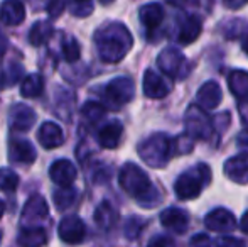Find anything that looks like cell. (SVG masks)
<instances>
[{
    "mask_svg": "<svg viewBox=\"0 0 248 247\" xmlns=\"http://www.w3.org/2000/svg\"><path fill=\"white\" fill-rule=\"evenodd\" d=\"M64 0H49L47 2V14H49L51 17H59L61 16V12H64Z\"/></svg>",
    "mask_w": 248,
    "mask_h": 247,
    "instance_id": "obj_34",
    "label": "cell"
},
{
    "mask_svg": "<svg viewBox=\"0 0 248 247\" xmlns=\"http://www.w3.org/2000/svg\"><path fill=\"white\" fill-rule=\"evenodd\" d=\"M44 90V78L37 73L26 76L20 85V95L24 99H34V97H39Z\"/></svg>",
    "mask_w": 248,
    "mask_h": 247,
    "instance_id": "obj_27",
    "label": "cell"
},
{
    "mask_svg": "<svg viewBox=\"0 0 248 247\" xmlns=\"http://www.w3.org/2000/svg\"><path fill=\"white\" fill-rule=\"evenodd\" d=\"M39 142L44 149H56L62 144L64 141V135H62V131L58 124L54 122H44L39 127Z\"/></svg>",
    "mask_w": 248,
    "mask_h": 247,
    "instance_id": "obj_22",
    "label": "cell"
},
{
    "mask_svg": "<svg viewBox=\"0 0 248 247\" xmlns=\"http://www.w3.org/2000/svg\"><path fill=\"white\" fill-rule=\"evenodd\" d=\"M216 247H245V242L238 237H232V235H221L216 239Z\"/></svg>",
    "mask_w": 248,
    "mask_h": 247,
    "instance_id": "obj_33",
    "label": "cell"
},
{
    "mask_svg": "<svg viewBox=\"0 0 248 247\" xmlns=\"http://www.w3.org/2000/svg\"><path fill=\"white\" fill-rule=\"evenodd\" d=\"M166 2L174 7H179V9H191V7L202 5L206 0H166Z\"/></svg>",
    "mask_w": 248,
    "mask_h": 247,
    "instance_id": "obj_35",
    "label": "cell"
},
{
    "mask_svg": "<svg viewBox=\"0 0 248 247\" xmlns=\"http://www.w3.org/2000/svg\"><path fill=\"white\" fill-rule=\"evenodd\" d=\"M170 139L164 132H155V134L149 135L145 141L139 144V156L142 161L150 168L160 169L169 163L170 156H172V149H170Z\"/></svg>",
    "mask_w": 248,
    "mask_h": 247,
    "instance_id": "obj_3",
    "label": "cell"
},
{
    "mask_svg": "<svg viewBox=\"0 0 248 247\" xmlns=\"http://www.w3.org/2000/svg\"><path fill=\"white\" fill-rule=\"evenodd\" d=\"M202 31V22L198 16H186L179 24L177 31V41L181 44H191L199 37Z\"/></svg>",
    "mask_w": 248,
    "mask_h": 247,
    "instance_id": "obj_21",
    "label": "cell"
},
{
    "mask_svg": "<svg viewBox=\"0 0 248 247\" xmlns=\"http://www.w3.org/2000/svg\"><path fill=\"white\" fill-rule=\"evenodd\" d=\"M52 33H54V27H52L51 22L47 20H39L36 22L29 31V43L32 46H43L47 41L51 39Z\"/></svg>",
    "mask_w": 248,
    "mask_h": 247,
    "instance_id": "obj_25",
    "label": "cell"
},
{
    "mask_svg": "<svg viewBox=\"0 0 248 247\" xmlns=\"http://www.w3.org/2000/svg\"><path fill=\"white\" fill-rule=\"evenodd\" d=\"M92 0H71V5H78V3H90Z\"/></svg>",
    "mask_w": 248,
    "mask_h": 247,
    "instance_id": "obj_42",
    "label": "cell"
},
{
    "mask_svg": "<svg viewBox=\"0 0 248 247\" xmlns=\"http://www.w3.org/2000/svg\"><path fill=\"white\" fill-rule=\"evenodd\" d=\"M184 122H186V132L194 139L206 141L211 137L213 131H215V125L201 105H191L186 112Z\"/></svg>",
    "mask_w": 248,
    "mask_h": 247,
    "instance_id": "obj_6",
    "label": "cell"
},
{
    "mask_svg": "<svg viewBox=\"0 0 248 247\" xmlns=\"http://www.w3.org/2000/svg\"><path fill=\"white\" fill-rule=\"evenodd\" d=\"M160 224L174 234H184L189 227V215L183 208L169 207L160 212Z\"/></svg>",
    "mask_w": 248,
    "mask_h": 247,
    "instance_id": "obj_11",
    "label": "cell"
},
{
    "mask_svg": "<svg viewBox=\"0 0 248 247\" xmlns=\"http://www.w3.org/2000/svg\"><path fill=\"white\" fill-rule=\"evenodd\" d=\"M76 175H78V171H76L75 165H73L69 159H58V161L52 163L49 168L51 180L58 186H62V188L73 186V183H75V180H76Z\"/></svg>",
    "mask_w": 248,
    "mask_h": 247,
    "instance_id": "obj_14",
    "label": "cell"
},
{
    "mask_svg": "<svg viewBox=\"0 0 248 247\" xmlns=\"http://www.w3.org/2000/svg\"><path fill=\"white\" fill-rule=\"evenodd\" d=\"M189 247H211V241L206 234H196L191 239Z\"/></svg>",
    "mask_w": 248,
    "mask_h": 247,
    "instance_id": "obj_36",
    "label": "cell"
},
{
    "mask_svg": "<svg viewBox=\"0 0 248 247\" xmlns=\"http://www.w3.org/2000/svg\"><path fill=\"white\" fill-rule=\"evenodd\" d=\"M204 225L211 232H218V234H228V232L235 231L236 227V218L226 208H215L204 217Z\"/></svg>",
    "mask_w": 248,
    "mask_h": 247,
    "instance_id": "obj_10",
    "label": "cell"
},
{
    "mask_svg": "<svg viewBox=\"0 0 248 247\" xmlns=\"http://www.w3.org/2000/svg\"><path fill=\"white\" fill-rule=\"evenodd\" d=\"M157 66L170 78H186L189 71V63L186 56L176 48H166L157 56Z\"/></svg>",
    "mask_w": 248,
    "mask_h": 247,
    "instance_id": "obj_7",
    "label": "cell"
},
{
    "mask_svg": "<svg viewBox=\"0 0 248 247\" xmlns=\"http://www.w3.org/2000/svg\"><path fill=\"white\" fill-rule=\"evenodd\" d=\"M236 144H238L240 148L248 149V129H243V131L236 135Z\"/></svg>",
    "mask_w": 248,
    "mask_h": 247,
    "instance_id": "obj_39",
    "label": "cell"
},
{
    "mask_svg": "<svg viewBox=\"0 0 248 247\" xmlns=\"http://www.w3.org/2000/svg\"><path fill=\"white\" fill-rule=\"evenodd\" d=\"M149 247H174V244H172V241L167 237H155L149 244Z\"/></svg>",
    "mask_w": 248,
    "mask_h": 247,
    "instance_id": "obj_37",
    "label": "cell"
},
{
    "mask_svg": "<svg viewBox=\"0 0 248 247\" xmlns=\"http://www.w3.org/2000/svg\"><path fill=\"white\" fill-rule=\"evenodd\" d=\"M122 134H124L122 122H118V120H110V122H107L100 127L98 144L105 149H115L120 144Z\"/></svg>",
    "mask_w": 248,
    "mask_h": 247,
    "instance_id": "obj_20",
    "label": "cell"
},
{
    "mask_svg": "<svg viewBox=\"0 0 248 247\" xmlns=\"http://www.w3.org/2000/svg\"><path fill=\"white\" fill-rule=\"evenodd\" d=\"M58 234H59V239H61L62 242H66V244H69V246L81 244L86 235L85 222L79 217H76V215H68V217H64L59 222Z\"/></svg>",
    "mask_w": 248,
    "mask_h": 247,
    "instance_id": "obj_9",
    "label": "cell"
},
{
    "mask_svg": "<svg viewBox=\"0 0 248 247\" xmlns=\"http://www.w3.org/2000/svg\"><path fill=\"white\" fill-rule=\"evenodd\" d=\"M117 218H118V214L113 208V205L108 203V201H101V203L98 205V208H96V212H95L96 225H98L100 229L108 231V229H111L115 225Z\"/></svg>",
    "mask_w": 248,
    "mask_h": 247,
    "instance_id": "obj_26",
    "label": "cell"
},
{
    "mask_svg": "<svg viewBox=\"0 0 248 247\" xmlns=\"http://www.w3.org/2000/svg\"><path fill=\"white\" fill-rule=\"evenodd\" d=\"M81 115H83V119H85L86 122L93 125V124L100 122V120L105 117V107L101 105V103H98V102H88V103H85V105H83Z\"/></svg>",
    "mask_w": 248,
    "mask_h": 247,
    "instance_id": "obj_30",
    "label": "cell"
},
{
    "mask_svg": "<svg viewBox=\"0 0 248 247\" xmlns=\"http://www.w3.org/2000/svg\"><path fill=\"white\" fill-rule=\"evenodd\" d=\"M5 51H7V39H5V36L2 34V31H0V56H2Z\"/></svg>",
    "mask_w": 248,
    "mask_h": 247,
    "instance_id": "obj_41",
    "label": "cell"
},
{
    "mask_svg": "<svg viewBox=\"0 0 248 247\" xmlns=\"http://www.w3.org/2000/svg\"><path fill=\"white\" fill-rule=\"evenodd\" d=\"M17 242L22 247H43L47 242L46 231L43 227H26L19 232Z\"/></svg>",
    "mask_w": 248,
    "mask_h": 247,
    "instance_id": "obj_24",
    "label": "cell"
},
{
    "mask_svg": "<svg viewBox=\"0 0 248 247\" xmlns=\"http://www.w3.org/2000/svg\"><path fill=\"white\" fill-rule=\"evenodd\" d=\"M26 19V9L20 0H3L0 5V22L5 26H19Z\"/></svg>",
    "mask_w": 248,
    "mask_h": 247,
    "instance_id": "obj_18",
    "label": "cell"
},
{
    "mask_svg": "<svg viewBox=\"0 0 248 247\" xmlns=\"http://www.w3.org/2000/svg\"><path fill=\"white\" fill-rule=\"evenodd\" d=\"M36 148L27 139H12L9 146V158L19 165H32L36 161Z\"/></svg>",
    "mask_w": 248,
    "mask_h": 247,
    "instance_id": "obj_15",
    "label": "cell"
},
{
    "mask_svg": "<svg viewBox=\"0 0 248 247\" xmlns=\"http://www.w3.org/2000/svg\"><path fill=\"white\" fill-rule=\"evenodd\" d=\"M194 148V137H191L189 134H181L177 137L172 139L170 142V149H172V156H184L189 154Z\"/></svg>",
    "mask_w": 248,
    "mask_h": 247,
    "instance_id": "obj_29",
    "label": "cell"
},
{
    "mask_svg": "<svg viewBox=\"0 0 248 247\" xmlns=\"http://www.w3.org/2000/svg\"><path fill=\"white\" fill-rule=\"evenodd\" d=\"M79 54H81V48L78 41L75 37H66L62 41V58L68 63H75L79 60Z\"/></svg>",
    "mask_w": 248,
    "mask_h": 247,
    "instance_id": "obj_31",
    "label": "cell"
},
{
    "mask_svg": "<svg viewBox=\"0 0 248 247\" xmlns=\"http://www.w3.org/2000/svg\"><path fill=\"white\" fill-rule=\"evenodd\" d=\"M211 180V169L208 165H198L196 168L184 171L179 178L176 180L174 191H176L179 200H194L201 195L204 185H208Z\"/></svg>",
    "mask_w": 248,
    "mask_h": 247,
    "instance_id": "obj_4",
    "label": "cell"
},
{
    "mask_svg": "<svg viewBox=\"0 0 248 247\" xmlns=\"http://www.w3.org/2000/svg\"><path fill=\"white\" fill-rule=\"evenodd\" d=\"M17 186H19V176H17V173L10 168L0 169V190L14 191Z\"/></svg>",
    "mask_w": 248,
    "mask_h": 247,
    "instance_id": "obj_32",
    "label": "cell"
},
{
    "mask_svg": "<svg viewBox=\"0 0 248 247\" xmlns=\"http://www.w3.org/2000/svg\"><path fill=\"white\" fill-rule=\"evenodd\" d=\"M228 86L238 103L240 117L248 125V71L233 69L228 75Z\"/></svg>",
    "mask_w": 248,
    "mask_h": 247,
    "instance_id": "obj_8",
    "label": "cell"
},
{
    "mask_svg": "<svg viewBox=\"0 0 248 247\" xmlns=\"http://www.w3.org/2000/svg\"><path fill=\"white\" fill-rule=\"evenodd\" d=\"M243 49H245V53L248 54V39L245 41V43H243Z\"/></svg>",
    "mask_w": 248,
    "mask_h": 247,
    "instance_id": "obj_44",
    "label": "cell"
},
{
    "mask_svg": "<svg viewBox=\"0 0 248 247\" xmlns=\"http://www.w3.org/2000/svg\"><path fill=\"white\" fill-rule=\"evenodd\" d=\"M118 183H120L122 190L130 195L132 198H135L142 207L152 208L160 201L159 191L150 183L147 173L134 163L124 165V168L118 173Z\"/></svg>",
    "mask_w": 248,
    "mask_h": 247,
    "instance_id": "obj_2",
    "label": "cell"
},
{
    "mask_svg": "<svg viewBox=\"0 0 248 247\" xmlns=\"http://www.w3.org/2000/svg\"><path fill=\"white\" fill-rule=\"evenodd\" d=\"M49 208H47V201L44 200L41 195H32L29 200L26 201L22 210V222L26 224H36L47 217Z\"/></svg>",
    "mask_w": 248,
    "mask_h": 247,
    "instance_id": "obj_16",
    "label": "cell"
},
{
    "mask_svg": "<svg viewBox=\"0 0 248 247\" xmlns=\"http://www.w3.org/2000/svg\"><path fill=\"white\" fill-rule=\"evenodd\" d=\"M170 92V83L164 76L155 73L154 69H147L144 75V93L145 97L154 100H160L167 97Z\"/></svg>",
    "mask_w": 248,
    "mask_h": 247,
    "instance_id": "obj_13",
    "label": "cell"
},
{
    "mask_svg": "<svg viewBox=\"0 0 248 247\" xmlns=\"http://www.w3.org/2000/svg\"><path fill=\"white\" fill-rule=\"evenodd\" d=\"M240 229H242V232H245V234H248V210L243 214L242 220H240Z\"/></svg>",
    "mask_w": 248,
    "mask_h": 247,
    "instance_id": "obj_40",
    "label": "cell"
},
{
    "mask_svg": "<svg viewBox=\"0 0 248 247\" xmlns=\"http://www.w3.org/2000/svg\"><path fill=\"white\" fill-rule=\"evenodd\" d=\"M76 190L71 186H66V188H59V190L54 191V197H52V200H54V205L56 208H58L59 212L62 210H68V208L73 207V203L76 201Z\"/></svg>",
    "mask_w": 248,
    "mask_h": 247,
    "instance_id": "obj_28",
    "label": "cell"
},
{
    "mask_svg": "<svg viewBox=\"0 0 248 247\" xmlns=\"http://www.w3.org/2000/svg\"><path fill=\"white\" fill-rule=\"evenodd\" d=\"M139 17H140V22L147 27L149 31H154L162 24L164 20V9L160 3H145L139 10Z\"/></svg>",
    "mask_w": 248,
    "mask_h": 247,
    "instance_id": "obj_23",
    "label": "cell"
},
{
    "mask_svg": "<svg viewBox=\"0 0 248 247\" xmlns=\"http://www.w3.org/2000/svg\"><path fill=\"white\" fill-rule=\"evenodd\" d=\"M3 212H5V203H3V201H2V200H0V218H2Z\"/></svg>",
    "mask_w": 248,
    "mask_h": 247,
    "instance_id": "obj_43",
    "label": "cell"
},
{
    "mask_svg": "<svg viewBox=\"0 0 248 247\" xmlns=\"http://www.w3.org/2000/svg\"><path fill=\"white\" fill-rule=\"evenodd\" d=\"M95 44L98 56L105 63H118L127 56L134 46L130 31L120 22H111L95 33Z\"/></svg>",
    "mask_w": 248,
    "mask_h": 247,
    "instance_id": "obj_1",
    "label": "cell"
},
{
    "mask_svg": "<svg viewBox=\"0 0 248 247\" xmlns=\"http://www.w3.org/2000/svg\"><path fill=\"white\" fill-rule=\"evenodd\" d=\"M9 122L12 131L16 132H27L34 127L36 124V114L26 103H17L10 109V117Z\"/></svg>",
    "mask_w": 248,
    "mask_h": 247,
    "instance_id": "obj_12",
    "label": "cell"
},
{
    "mask_svg": "<svg viewBox=\"0 0 248 247\" xmlns=\"http://www.w3.org/2000/svg\"><path fill=\"white\" fill-rule=\"evenodd\" d=\"M245 3H248V0H223V5L226 7V9H240V7H243Z\"/></svg>",
    "mask_w": 248,
    "mask_h": 247,
    "instance_id": "obj_38",
    "label": "cell"
},
{
    "mask_svg": "<svg viewBox=\"0 0 248 247\" xmlns=\"http://www.w3.org/2000/svg\"><path fill=\"white\" fill-rule=\"evenodd\" d=\"M100 2H101V3H110L111 0H100Z\"/></svg>",
    "mask_w": 248,
    "mask_h": 247,
    "instance_id": "obj_45",
    "label": "cell"
},
{
    "mask_svg": "<svg viewBox=\"0 0 248 247\" xmlns=\"http://www.w3.org/2000/svg\"><path fill=\"white\" fill-rule=\"evenodd\" d=\"M198 103L206 110H213L221 103L223 92L216 82H206L196 93Z\"/></svg>",
    "mask_w": 248,
    "mask_h": 247,
    "instance_id": "obj_19",
    "label": "cell"
},
{
    "mask_svg": "<svg viewBox=\"0 0 248 247\" xmlns=\"http://www.w3.org/2000/svg\"><path fill=\"white\" fill-rule=\"evenodd\" d=\"M225 171L226 178L232 181L238 183V185H247L248 183V154H238L230 158L225 163Z\"/></svg>",
    "mask_w": 248,
    "mask_h": 247,
    "instance_id": "obj_17",
    "label": "cell"
},
{
    "mask_svg": "<svg viewBox=\"0 0 248 247\" xmlns=\"http://www.w3.org/2000/svg\"><path fill=\"white\" fill-rule=\"evenodd\" d=\"M135 95L134 80L128 76L113 78L103 90V100L110 109H120L128 103Z\"/></svg>",
    "mask_w": 248,
    "mask_h": 247,
    "instance_id": "obj_5",
    "label": "cell"
},
{
    "mask_svg": "<svg viewBox=\"0 0 248 247\" xmlns=\"http://www.w3.org/2000/svg\"><path fill=\"white\" fill-rule=\"evenodd\" d=\"M0 239H2V232H0Z\"/></svg>",
    "mask_w": 248,
    "mask_h": 247,
    "instance_id": "obj_46",
    "label": "cell"
}]
</instances>
